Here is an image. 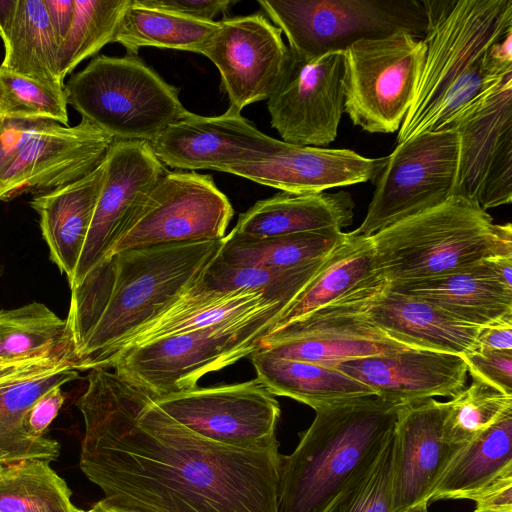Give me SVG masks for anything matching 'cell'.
Segmentation results:
<instances>
[{
  "instance_id": "obj_1",
  "label": "cell",
  "mask_w": 512,
  "mask_h": 512,
  "mask_svg": "<svg viewBox=\"0 0 512 512\" xmlns=\"http://www.w3.org/2000/svg\"><path fill=\"white\" fill-rule=\"evenodd\" d=\"M80 468L120 512H279L278 441L241 449L208 440L162 411L151 394L91 369L77 401Z\"/></svg>"
},
{
  "instance_id": "obj_2",
  "label": "cell",
  "mask_w": 512,
  "mask_h": 512,
  "mask_svg": "<svg viewBox=\"0 0 512 512\" xmlns=\"http://www.w3.org/2000/svg\"><path fill=\"white\" fill-rule=\"evenodd\" d=\"M223 238L129 249L70 288L66 320L76 369H109L123 343L165 312L217 256Z\"/></svg>"
},
{
  "instance_id": "obj_3",
  "label": "cell",
  "mask_w": 512,
  "mask_h": 512,
  "mask_svg": "<svg viewBox=\"0 0 512 512\" xmlns=\"http://www.w3.org/2000/svg\"><path fill=\"white\" fill-rule=\"evenodd\" d=\"M425 55L402 143L451 129L512 77V0H423Z\"/></svg>"
},
{
  "instance_id": "obj_4",
  "label": "cell",
  "mask_w": 512,
  "mask_h": 512,
  "mask_svg": "<svg viewBox=\"0 0 512 512\" xmlns=\"http://www.w3.org/2000/svg\"><path fill=\"white\" fill-rule=\"evenodd\" d=\"M402 405L373 394L316 409L295 450L282 456L279 512H324L392 438Z\"/></svg>"
},
{
  "instance_id": "obj_5",
  "label": "cell",
  "mask_w": 512,
  "mask_h": 512,
  "mask_svg": "<svg viewBox=\"0 0 512 512\" xmlns=\"http://www.w3.org/2000/svg\"><path fill=\"white\" fill-rule=\"evenodd\" d=\"M372 273L386 282L448 274L497 256H512V226L495 224L473 201L445 202L370 236Z\"/></svg>"
},
{
  "instance_id": "obj_6",
  "label": "cell",
  "mask_w": 512,
  "mask_h": 512,
  "mask_svg": "<svg viewBox=\"0 0 512 512\" xmlns=\"http://www.w3.org/2000/svg\"><path fill=\"white\" fill-rule=\"evenodd\" d=\"M68 105L114 141H153L186 111L179 89L137 55H100L64 83Z\"/></svg>"
},
{
  "instance_id": "obj_7",
  "label": "cell",
  "mask_w": 512,
  "mask_h": 512,
  "mask_svg": "<svg viewBox=\"0 0 512 512\" xmlns=\"http://www.w3.org/2000/svg\"><path fill=\"white\" fill-rule=\"evenodd\" d=\"M285 306L131 348L120 354L110 368L153 396L191 390L204 375L255 352Z\"/></svg>"
},
{
  "instance_id": "obj_8",
  "label": "cell",
  "mask_w": 512,
  "mask_h": 512,
  "mask_svg": "<svg viewBox=\"0 0 512 512\" xmlns=\"http://www.w3.org/2000/svg\"><path fill=\"white\" fill-rule=\"evenodd\" d=\"M114 139L89 121L0 117V200L33 197L75 182L96 169Z\"/></svg>"
},
{
  "instance_id": "obj_9",
  "label": "cell",
  "mask_w": 512,
  "mask_h": 512,
  "mask_svg": "<svg viewBox=\"0 0 512 512\" xmlns=\"http://www.w3.org/2000/svg\"><path fill=\"white\" fill-rule=\"evenodd\" d=\"M301 58L345 51L364 39L405 32L422 39L423 0H259Z\"/></svg>"
},
{
  "instance_id": "obj_10",
  "label": "cell",
  "mask_w": 512,
  "mask_h": 512,
  "mask_svg": "<svg viewBox=\"0 0 512 512\" xmlns=\"http://www.w3.org/2000/svg\"><path fill=\"white\" fill-rule=\"evenodd\" d=\"M344 111L369 133L399 130L413 101L425 45L405 32L364 39L345 51Z\"/></svg>"
},
{
  "instance_id": "obj_11",
  "label": "cell",
  "mask_w": 512,
  "mask_h": 512,
  "mask_svg": "<svg viewBox=\"0 0 512 512\" xmlns=\"http://www.w3.org/2000/svg\"><path fill=\"white\" fill-rule=\"evenodd\" d=\"M458 157L459 138L452 129L423 133L398 143L375 179L363 222L352 232L372 236L445 202L454 195Z\"/></svg>"
},
{
  "instance_id": "obj_12",
  "label": "cell",
  "mask_w": 512,
  "mask_h": 512,
  "mask_svg": "<svg viewBox=\"0 0 512 512\" xmlns=\"http://www.w3.org/2000/svg\"><path fill=\"white\" fill-rule=\"evenodd\" d=\"M233 216L229 199L211 175L167 171L107 257L141 247L222 239Z\"/></svg>"
},
{
  "instance_id": "obj_13",
  "label": "cell",
  "mask_w": 512,
  "mask_h": 512,
  "mask_svg": "<svg viewBox=\"0 0 512 512\" xmlns=\"http://www.w3.org/2000/svg\"><path fill=\"white\" fill-rule=\"evenodd\" d=\"M152 397L168 416L216 443L260 449L277 442L280 406L257 378Z\"/></svg>"
},
{
  "instance_id": "obj_14",
  "label": "cell",
  "mask_w": 512,
  "mask_h": 512,
  "mask_svg": "<svg viewBox=\"0 0 512 512\" xmlns=\"http://www.w3.org/2000/svg\"><path fill=\"white\" fill-rule=\"evenodd\" d=\"M345 76L344 51L314 58L290 52L286 71L267 100L271 126L282 141L322 147L336 139L344 112Z\"/></svg>"
},
{
  "instance_id": "obj_15",
  "label": "cell",
  "mask_w": 512,
  "mask_h": 512,
  "mask_svg": "<svg viewBox=\"0 0 512 512\" xmlns=\"http://www.w3.org/2000/svg\"><path fill=\"white\" fill-rule=\"evenodd\" d=\"M218 69L230 109L268 100L290 60L282 31L262 12L218 21L201 53Z\"/></svg>"
},
{
  "instance_id": "obj_16",
  "label": "cell",
  "mask_w": 512,
  "mask_h": 512,
  "mask_svg": "<svg viewBox=\"0 0 512 512\" xmlns=\"http://www.w3.org/2000/svg\"><path fill=\"white\" fill-rule=\"evenodd\" d=\"M459 138L454 195L487 211L512 201V77L452 127Z\"/></svg>"
},
{
  "instance_id": "obj_17",
  "label": "cell",
  "mask_w": 512,
  "mask_h": 512,
  "mask_svg": "<svg viewBox=\"0 0 512 512\" xmlns=\"http://www.w3.org/2000/svg\"><path fill=\"white\" fill-rule=\"evenodd\" d=\"M103 166L102 187L76 269L68 280L70 288L107 258L146 195L167 172L146 141L115 140Z\"/></svg>"
},
{
  "instance_id": "obj_18",
  "label": "cell",
  "mask_w": 512,
  "mask_h": 512,
  "mask_svg": "<svg viewBox=\"0 0 512 512\" xmlns=\"http://www.w3.org/2000/svg\"><path fill=\"white\" fill-rule=\"evenodd\" d=\"M150 145L165 165L181 170H216L264 161L289 143L274 139L228 108L219 116H201L188 110Z\"/></svg>"
},
{
  "instance_id": "obj_19",
  "label": "cell",
  "mask_w": 512,
  "mask_h": 512,
  "mask_svg": "<svg viewBox=\"0 0 512 512\" xmlns=\"http://www.w3.org/2000/svg\"><path fill=\"white\" fill-rule=\"evenodd\" d=\"M328 305L363 316L411 348L463 355L474 348L480 329L423 299L396 291L386 281L371 275Z\"/></svg>"
},
{
  "instance_id": "obj_20",
  "label": "cell",
  "mask_w": 512,
  "mask_h": 512,
  "mask_svg": "<svg viewBox=\"0 0 512 512\" xmlns=\"http://www.w3.org/2000/svg\"><path fill=\"white\" fill-rule=\"evenodd\" d=\"M402 344L363 316L327 305L284 328L264 335L258 349L273 356L325 367L339 362L400 352Z\"/></svg>"
},
{
  "instance_id": "obj_21",
  "label": "cell",
  "mask_w": 512,
  "mask_h": 512,
  "mask_svg": "<svg viewBox=\"0 0 512 512\" xmlns=\"http://www.w3.org/2000/svg\"><path fill=\"white\" fill-rule=\"evenodd\" d=\"M444 402L402 405L394 428L392 512L430 502L447 466L463 447L443 435Z\"/></svg>"
},
{
  "instance_id": "obj_22",
  "label": "cell",
  "mask_w": 512,
  "mask_h": 512,
  "mask_svg": "<svg viewBox=\"0 0 512 512\" xmlns=\"http://www.w3.org/2000/svg\"><path fill=\"white\" fill-rule=\"evenodd\" d=\"M79 377L72 348L0 364V459L4 464L58 458L59 443L28 437L22 421L47 391Z\"/></svg>"
},
{
  "instance_id": "obj_23",
  "label": "cell",
  "mask_w": 512,
  "mask_h": 512,
  "mask_svg": "<svg viewBox=\"0 0 512 512\" xmlns=\"http://www.w3.org/2000/svg\"><path fill=\"white\" fill-rule=\"evenodd\" d=\"M329 368L402 404L436 396L452 398L466 387L468 374L462 355L418 348L349 359Z\"/></svg>"
},
{
  "instance_id": "obj_24",
  "label": "cell",
  "mask_w": 512,
  "mask_h": 512,
  "mask_svg": "<svg viewBox=\"0 0 512 512\" xmlns=\"http://www.w3.org/2000/svg\"><path fill=\"white\" fill-rule=\"evenodd\" d=\"M386 157L366 158L349 149L290 144L264 161L236 165L223 172L291 194H317L327 189L375 180Z\"/></svg>"
},
{
  "instance_id": "obj_25",
  "label": "cell",
  "mask_w": 512,
  "mask_h": 512,
  "mask_svg": "<svg viewBox=\"0 0 512 512\" xmlns=\"http://www.w3.org/2000/svg\"><path fill=\"white\" fill-rule=\"evenodd\" d=\"M387 283L472 326L512 323V288L494 277L486 259L448 274Z\"/></svg>"
},
{
  "instance_id": "obj_26",
  "label": "cell",
  "mask_w": 512,
  "mask_h": 512,
  "mask_svg": "<svg viewBox=\"0 0 512 512\" xmlns=\"http://www.w3.org/2000/svg\"><path fill=\"white\" fill-rule=\"evenodd\" d=\"M200 276L165 312L130 336L112 362L134 347L288 304L270 299L265 291L259 289L211 290L201 283Z\"/></svg>"
},
{
  "instance_id": "obj_27",
  "label": "cell",
  "mask_w": 512,
  "mask_h": 512,
  "mask_svg": "<svg viewBox=\"0 0 512 512\" xmlns=\"http://www.w3.org/2000/svg\"><path fill=\"white\" fill-rule=\"evenodd\" d=\"M104 177L103 162L64 187L33 197L50 258L70 280L85 243Z\"/></svg>"
},
{
  "instance_id": "obj_28",
  "label": "cell",
  "mask_w": 512,
  "mask_h": 512,
  "mask_svg": "<svg viewBox=\"0 0 512 512\" xmlns=\"http://www.w3.org/2000/svg\"><path fill=\"white\" fill-rule=\"evenodd\" d=\"M354 201L348 192L278 193L257 201L238 217L231 233L265 238L324 229L342 230L353 222Z\"/></svg>"
},
{
  "instance_id": "obj_29",
  "label": "cell",
  "mask_w": 512,
  "mask_h": 512,
  "mask_svg": "<svg viewBox=\"0 0 512 512\" xmlns=\"http://www.w3.org/2000/svg\"><path fill=\"white\" fill-rule=\"evenodd\" d=\"M250 359L256 378L271 394L292 398L314 410L375 394L367 385L334 368L276 357L259 349Z\"/></svg>"
},
{
  "instance_id": "obj_30",
  "label": "cell",
  "mask_w": 512,
  "mask_h": 512,
  "mask_svg": "<svg viewBox=\"0 0 512 512\" xmlns=\"http://www.w3.org/2000/svg\"><path fill=\"white\" fill-rule=\"evenodd\" d=\"M0 38L4 45L1 68L64 88L59 73V47L44 0H17L14 14Z\"/></svg>"
},
{
  "instance_id": "obj_31",
  "label": "cell",
  "mask_w": 512,
  "mask_h": 512,
  "mask_svg": "<svg viewBox=\"0 0 512 512\" xmlns=\"http://www.w3.org/2000/svg\"><path fill=\"white\" fill-rule=\"evenodd\" d=\"M512 469V410L465 444L439 479L430 502L472 500L491 481Z\"/></svg>"
},
{
  "instance_id": "obj_32",
  "label": "cell",
  "mask_w": 512,
  "mask_h": 512,
  "mask_svg": "<svg viewBox=\"0 0 512 512\" xmlns=\"http://www.w3.org/2000/svg\"><path fill=\"white\" fill-rule=\"evenodd\" d=\"M373 252L370 236L349 232L318 273L283 308L269 333L327 306L371 275Z\"/></svg>"
},
{
  "instance_id": "obj_33",
  "label": "cell",
  "mask_w": 512,
  "mask_h": 512,
  "mask_svg": "<svg viewBox=\"0 0 512 512\" xmlns=\"http://www.w3.org/2000/svg\"><path fill=\"white\" fill-rule=\"evenodd\" d=\"M218 27V21L205 22L131 0L113 42L127 54L137 55L143 47H156L201 53Z\"/></svg>"
},
{
  "instance_id": "obj_34",
  "label": "cell",
  "mask_w": 512,
  "mask_h": 512,
  "mask_svg": "<svg viewBox=\"0 0 512 512\" xmlns=\"http://www.w3.org/2000/svg\"><path fill=\"white\" fill-rule=\"evenodd\" d=\"M349 236V232L324 229L265 238L229 233L217 258L238 266L291 267L331 254Z\"/></svg>"
},
{
  "instance_id": "obj_35",
  "label": "cell",
  "mask_w": 512,
  "mask_h": 512,
  "mask_svg": "<svg viewBox=\"0 0 512 512\" xmlns=\"http://www.w3.org/2000/svg\"><path fill=\"white\" fill-rule=\"evenodd\" d=\"M64 481L43 460L0 466V512H79Z\"/></svg>"
},
{
  "instance_id": "obj_36",
  "label": "cell",
  "mask_w": 512,
  "mask_h": 512,
  "mask_svg": "<svg viewBox=\"0 0 512 512\" xmlns=\"http://www.w3.org/2000/svg\"><path fill=\"white\" fill-rule=\"evenodd\" d=\"M72 348L66 320L32 302L0 310V364Z\"/></svg>"
},
{
  "instance_id": "obj_37",
  "label": "cell",
  "mask_w": 512,
  "mask_h": 512,
  "mask_svg": "<svg viewBox=\"0 0 512 512\" xmlns=\"http://www.w3.org/2000/svg\"><path fill=\"white\" fill-rule=\"evenodd\" d=\"M329 255L291 267L231 265L216 256L202 272L200 281L216 291L259 289L274 301L289 303L318 273Z\"/></svg>"
},
{
  "instance_id": "obj_38",
  "label": "cell",
  "mask_w": 512,
  "mask_h": 512,
  "mask_svg": "<svg viewBox=\"0 0 512 512\" xmlns=\"http://www.w3.org/2000/svg\"><path fill=\"white\" fill-rule=\"evenodd\" d=\"M131 0H75L71 29L59 49V73L67 75L112 43Z\"/></svg>"
},
{
  "instance_id": "obj_39",
  "label": "cell",
  "mask_w": 512,
  "mask_h": 512,
  "mask_svg": "<svg viewBox=\"0 0 512 512\" xmlns=\"http://www.w3.org/2000/svg\"><path fill=\"white\" fill-rule=\"evenodd\" d=\"M509 410H512V395L473 379L469 387L444 402V438L464 446L489 429Z\"/></svg>"
},
{
  "instance_id": "obj_40",
  "label": "cell",
  "mask_w": 512,
  "mask_h": 512,
  "mask_svg": "<svg viewBox=\"0 0 512 512\" xmlns=\"http://www.w3.org/2000/svg\"><path fill=\"white\" fill-rule=\"evenodd\" d=\"M64 88L53 87L0 67V117L49 120L68 126Z\"/></svg>"
},
{
  "instance_id": "obj_41",
  "label": "cell",
  "mask_w": 512,
  "mask_h": 512,
  "mask_svg": "<svg viewBox=\"0 0 512 512\" xmlns=\"http://www.w3.org/2000/svg\"><path fill=\"white\" fill-rule=\"evenodd\" d=\"M393 452L392 436L324 512H392Z\"/></svg>"
},
{
  "instance_id": "obj_42",
  "label": "cell",
  "mask_w": 512,
  "mask_h": 512,
  "mask_svg": "<svg viewBox=\"0 0 512 512\" xmlns=\"http://www.w3.org/2000/svg\"><path fill=\"white\" fill-rule=\"evenodd\" d=\"M462 357L473 379L512 395V351L470 350Z\"/></svg>"
},
{
  "instance_id": "obj_43",
  "label": "cell",
  "mask_w": 512,
  "mask_h": 512,
  "mask_svg": "<svg viewBox=\"0 0 512 512\" xmlns=\"http://www.w3.org/2000/svg\"><path fill=\"white\" fill-rule=\"evenodd\" d=\"M63 403L64 394L60 386L54 387L42 395L23 418L22 428L25 434L33 439L42 438Z\"/></svg>"
},
{
  "instance_id": "obj_44",
  "label": "cell",
  "mask_w": 512,
  "mask_h": 512,
  "mask_svg": "<svg viewBox=\"0 0 512 512\" xmlns=\"http://www.w3.org/2000/svg\"><path fill=\"white\" fill-rule=\"evenodd\" d=\"M143 3L182 16L205 22L229 10L235 1L230 0H142Z\"/></svg>"
},
{
  "instance_id": "obj_45",
  "label": "cell",
  "mask_w": 512,
  "mask_h": 512,
  "mask_svg": "<svg viewBox=\"0 0 512 512\" xmlns=\"http://www.w3.org/2000/svg\"><path fill=\"white\" fill-rule=\"evenodd\" d=\"M474 512H512V469L500 474L472 499Z\"/></svg>"
},
{
  "instance_id": "obj_46",
  "label": "cell",
  "mask_w": 512,
  "mask_h": 512,
  "mask_svg": "<svg viewBox=\"0 0 512 512\" xmlns=\"http://www.w3.org/2000/svg\"><path fill=\"white\" fill-rule=\"evenodd\" d=\"M50 26L58 47L64 43L72 26L75 13V0H44Z\"/></svg>"
},
{
  "instance_id": "obj_47",
  "label": "cell",
  "mask_w": 512,
  "mask_h": 512,
  "mask_svg": "<svg viewBox=\"0 0 512 512\" xmlns=\"http://www.w3.org/2000/svg\"><path fill=\"white\" fill-rule=\"evenodd\" d=\"M472 350L512 351V323L480 327Z\"/></svg>"
},
{
  "instance_id": "obj_48",
  "label": "cell",
  "mask_w": 512,
  "mask_h": 512,
  "mask_svg": "<svg viewBox=\"0 0 512 512\" xmlns=\"http://www.w3.org/2000/svg\"><path fill=\"white\" fill-rule=\"evenodd\" d=\"M17 0H0V35L10 22L15 8Z\"/></svg>"
},
{
  "instance_id": "obj_49",
  "label": "cell",
  "mask_w": 512,
  "mask_h": 512,
  "mask_svg": "<svg viewBox=\"0 0 512 512\" xmlns=\"http://www.w3.org/2000/svg\"><path fill=\"white\" fill-rule=\"evenodd\" d=\"M93 508L97 512H120L118 510H115V509H112V508H109V507L105 506L101 501H99L96 504H94Z\"/></svg>"
},
{
  "instance_id": "obj_50",
  "label": "cell",
  "mask_w": 512,
  "mask_h": 512,
  "mask_svg": "<svg viewBox=\"0 0 512 512\" xmlns=\"http://www.w3.org/2000/svg\"><path fill=\"white\" fill-rule=\"evenodd\" d=\"M427 507H428L427 504H421V505L411 507L404 512H428Z\"/></svg>"
},
{
  "instance_id": "obj_51",
  "label": "cell",
  "mask_w": 512,
  "mask_h": 512,
  "mask_svg": "<svg viewBox=\"0 0 512 512\" xmlns=\"http://www.w3.org/2000/svg\"><path fill=\"white\" fill-rule=\"evenodd\" d=\"M79 512H97L93 507L90 510H79Z\"/></svg>"
},
{
  "instance_id": "obj_52",
  "label": "cell",
  "mask_w": 512,
  "mask_h": 512,
  "mask_svg": "<svg viewBox=\"0 0 512 512\" xmlns=\"http://www.w3.org/2000/svg\"><path fill=\"white\" fill-rule=\"evenodd\" d=\"M1 465H5V464H4V463H3V461L0 459V466H1Z\"/></svg>"
}]
</instances>
